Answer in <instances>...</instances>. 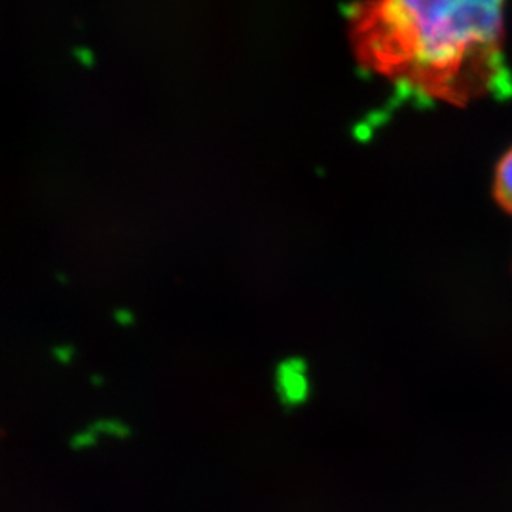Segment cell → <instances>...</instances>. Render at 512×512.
<instances>
[{"label": "cell", "mask_w": 512, "mask_h": 512, "mask_svg": "<svg viewBox=\"0 0 512 512\" xmlns=\"http://www.w3.org/2000/svg\"><path fill=\"white\" fill-rule=\"evenodd\" d=\"M494 192L495 200L512 217V148L495 167Z\"/></svg>", "instance_id": "obj_2"}, {"label": "cell", "mask_w": 512, "mask_h": 512, "mask_svg": "<svg viewBox=\"0 0 512 512\" xmlns=\"http://www.w3.org/2000/svg\"><path fill=\"white\" fill-rule=\"evenodd\" d=\"M357 46L374 71L406 88L465 101L490 88L501 52L503 4L399 0L355 18Z\"/></svg>", "instance_id": "obj_1"}]
</instances>
